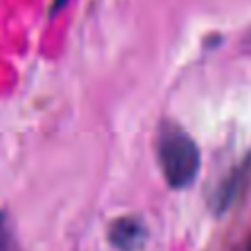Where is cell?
Segmentation results:
<instances>
[{
    "instance_id": "7a4b0ae2",
    "label": "cell",
    "mask_w": 251,
    "mask_h": 251,
    "mask_svg": "<svg viewBox=\"0 0 251 251\" xmlns=\"http://www.w3.org/2000/svg\"><path fill=\"white\" fill-rule=\"evenodd\" d=\"M251 176V155L239 163L235 169H231L214 188L210 194V208L220 216L231 208V204L237 200V196L243 192Z\"/></svg>"
},
{
    "instance_id": "6da1fadb",
    "label": "cell",
    "mask_w": 251,
    "mask_h": 251,
    "mask_svg": "<svg viewBox=\"0 0 251 251\" xmlns=\"http://www.w3.org/2000/svg\"><path fill=\"white\" fill-rule=\"evenodd\" d=\"M157 161L169 186L186 188L200 171V151L194 139L173 126H165L157 139Z\"/></svg>"
},
{
    "instance_id": "8992f818",
    "label": "cell",
    "mask_w": 251,
    "mask_h": 251,
    "mask_svg": "<svg viewBox=\"0 0 251 251\" xmlns=\"http://www.w3.org/2000/svg\"><path fill=\"white\" fill-rule=\"evenodd\" d=\"M247 251H251V239H249V245H247Z\"/></svg>"
},
{
    "instance_id": "3957f363",
    "label": "cell",
    "mask_w": 251,
    "mask_h": 251,
    "mask_svg": "<svg viewBox=\"0 0 251 251\" xmlns=\"http://www.w3.org/2000/svg\"><path fill=\"white\" fill-rule=\"evenodd\" d=\"M147 235V226L137 216H120L108 226V241L118 251L143 249Z\"/></svg>"
},
{
    "instance_id": "277c9868",
    "label": "cell",
    "mask_w": 251,
    "mask_h": 251,
    "mask_svg": "<svg viewBox=\"0 0 251 251\" xmlns=\"http://www.w3.org/2000/svg\"><path fill=\"white\" fill-rule=\"evenodd\" d=\"M0 251H22L6 212H0Z\"/></svg>"
},
{
    "instance_id": "5b68a950",
    "label": "cell",
    "mask_w": 251,
    "mask_h": 251,
    "mask_svg": "<svg viewBox=\"0 0 251 251\" xmlns=\"http://www.w3.org/2000/svg\"><path fill=\"white\" fill-rule=\"evenodd\" d=\"M65 4H67V0H55V2H53V6H51V14H53V12H57V10H61Z\"/></svg>"
}]
</instances>
